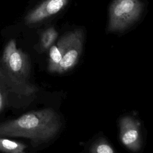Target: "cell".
I'll list each match as a JSON object with an SVG mask.
<instances>
[{
  "instance_id": "1",
  "label": "cell",
  "mask_w": 153,
  "mask_h": 153,
  "mask_svg": "<svg viewBox=\"0 0 153 153\" xmlns=\"http://www.w3.org/2000/svg\"><path fill=\"white\" fill-rule=\"evenodd\" d=\"M61 122L52 109L28 112L20 117L0 123V136L25 137L39 143L53 137L59 131Z\"/></svg>"
},
{
  "instance_id": "2",
  "label": "cell",
  "mask_w": 153,
  "mask_h": 153,
  "mask_svg": "<svg viewBox=\"0 0 153 153\" xmlns=\"http://www.w3.org/2000/svg\"><path fill=\"white\" fill-rule=\"evenodd\" d=\"M82 47V33L75 30L64 35L56 45L50 47L48 70L62 74L72 69L77 63Z\"/></svg>"
},
{
  "instance_id": "3",
  "label": "cell",
  "mask_w": 153,
  "mask_h": 153,
  "mask_svg": "<svg viewBox=\"0 0 153 153\" xmlns=\"http://www.w3.org/2000/svg\"><path fill=\"white\" fill-rule=\"evenodd\" d=\"M0 62L5 70L20 84L33 95L37 91L35 86L29 79L30 63L28 56L17 48L14 39L6 45Z\"/></svg>"
},
{
  "instance_id": "4",
  "label": "cell",
  "mask_w": 153,
  "mask_h": 153,
  "mask_svg": "<svg viewBox=\"0 0 153 153\" xmlns=\"http://www.w3.org/2000/svg\"><path fill=\"white\" fill-rule=\"evenodd\" d=\"M142 4L139 0H114L109 10V31L124 30L139 17Z\"/></svg>"
},
{
  "instance_id": "5",
  "label": "cell",
  "mask_w": 153,
  "mask_h": 153,
  "mask_svg": "<svg viewBox=\"0 0 153 153\" xmlns=\"http://www.w3.org/2000/svg\"><path fill=\"white\" fill-rule=\"evenodd\" d=\"M120 137L128 149L138 151L141 146L139 122L130 116L123 117L120 121Z\"/></svg>"
},
{
  "instance_id": "6",
  "label": "cell",
  "mask_w": 153,
  "mask_h": 153,
  "mask_svg": "<svg viewBox=\"0 0 153 153\" xmlns=\"http://www.w3.org/2000/svg\"><path fill=\"white\" fill-rule=\"evenodd\" d=\"M68 0H46L29 13L26 17L27 24H34L54 15L61 10Z\"/></svg>"
},
{
  "instance_id": "7",
  "label": "cell",
  "mask_w": 153,
  "mask_h": 153,
  "mask_svg": "<svg viewBox=\"0 0 153 153\" xmlns=\"http://www.w3.org/2000/svg\"><path fill=\"white\" fill-rule=\"evenodd\" d=\"M0 79L6 86L10 93V97L12 94L21 96H30L32 93L16 80L3 67L0 62Z\"/></svg>"
},
{
  "instance_id": "8",
  "label": "cell",
  "mask_w": 153,
  "mask_h": 153,
  "mask_svg": "<svg viewBox=\"0 0 153 153\" xmlns=\"http://www.w3.org/2000/svg\"><path fill=\"white\" fill-rule=\"evenodd\" d=\"M26 148L27 145L22 142L0 136L1 153H26Z\"/></svg>"
},
{
  "instance_id": "9",
  "label": "cell",
  "mask_w": 153,
  "mask_h": 153,
  "mask_svg": "<svg viewBox=\"0 0 153 153\" xmlns=\"http://www.w3.org/2000/svg\"><path fill=\"white\" fill-rule=\"evenodd\" d=\"M90 153H115V152L106 140L99 139L91 145Z\"/></svg>"
},
{
  "instance_id": "10",
  "label": "cell",
  "mask_w": 153,
  "mask_h": 153,
  "mask_svg": "<svg viewBox=\"0 0 153 153\" xmlns=\"http://www.w3.org/2000/svg\"><path fill=\"white\" fill-rule=\"evenodd\" d=\"M57 32L53 27H50L45 30L41 39V44L43 49L49 48L57 37Z\"/></svg>"
},
{
  "instance_id": "11",
  "label": "cell",
  "mask_w": 153,
  "mask_h": 153,
  "mask_svg": "<svg viewBox=\"0 0 153 153\" xmlns=\"http://www.w3.org/2000/svg\"><path fill=\"white\" fill-rule=\"evenodd\" d=\"M10 99V93L6 86L0 79V114L9 103Z\"/></svg>"
}]
</instances>
